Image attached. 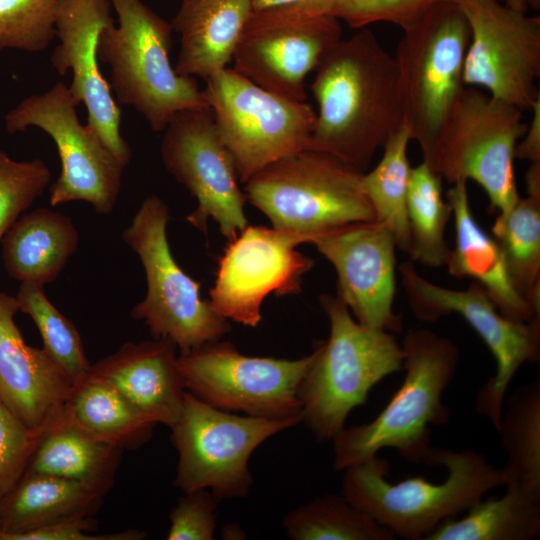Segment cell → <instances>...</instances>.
<instances>
[{"mask_svg": "<svg viewBox=\"0 0 540 540\" xmlns=\"http://www.w3.org/2000/svg\"><path fill=\"white\" fill-rule=\"evenodd\" d=\"M311 91L318 112L307 149L362 172L404 125L394 57L367 28L341 39L326 55Z\"/></svg>", "mask_w": 540, "mask_h": 540, "instance_id": "6da1fadb", "label": "cell"}, {"mask_svg": "<svg viewBox=\"0 0 540 540\" xmlns=\"http://www.w3.org/2000/svg\"><path fill=\"white\" fill-rule=\"evenodd\" d=\"M423 462L445 467L444 481L417 476L390 483L389 465L376 455L344 469L342 495L395 537L425 540L442 522L505 484L502 469L473 450L431 447Z\"/></svg>", "mask_w": 540, "mask_h": 540, "instance_id": "7a4b0ae2", "label": "cell"}, {"mask_svg": "<svg viewBox=\"0 0 540 540\" xmlns=\"http://www.w3.org/2000/svg\"><path fill=\"white\" fill-rule=\"evenodd\" d=\"M329 338L316 344L297 390L302 421L318 441H332L371 389L403 370L404 351L388 331L360 324L336 295L322 294Z\"/></svg>", "mask_w": 540, "mask_h": 540, "instance_id": "3957f363", "label": "cell"}, {"mask_svg": "<svg viewBox=\"0 0 540 540\" xmlns=\"http://www.w3.org/2000/svg\"><path fill=\"white\" fill-rule=\"evenodd\" d=\"M401 386L370 422L345 427L332 441L334 468H345L395 449L410 462H423L431 440L429 425L448 422L443 393L455 377L458 346L429 329L410 330L403 339Z\"/></svg>", "mask_w": 540, "mask_h": 540, "instance_id": "277c9868", "label": "cell"}, {"mask_svg": "<svg viewBox=\"0 0 540 540\" xmlns=\"http://www.w3.org/2000/svg\"><path fill=\"white\" fill-rule=\"evenodd\" d=\"M118 18L100 34L99 61L110 67V89L131 106L154 132H163L186 110L209 109L193 77L176 73L169 53L172 27L143 0H109Z\"/></svg>", "mask_w": 540, "mask_h": 540, "instance_id": "5b68a950", "label": "cell"}, {"mask_svg": "<svg viewBox=\"0 0 540 540\" xmlns=\"http://www.w3.org/2000/svg\"><path fill=\"white\" fill-rule=\"evenodd\" d=\"M363 173L335 156L304 149L259 170L244 183V194L274 229L309 243L343 225L375 220Z\"/></svg>", "mask_w": 540, "mask_h": 540, "instance_id": "8992f818", "label": "cell"}, {"mask_svg": "<svg viewBox=\"0 0 540 540\" xmlns=\"http://www.w3.org/2000/svg\"><path fill=\"white\" fill-rule=\"evenodd\" d=\"M526 128L521 109L475 87H464L423 161L451 184L473 180L485 191L491 207L504 213L520 198L515 147Z\"/></svg>", "mask_w": 540, "mask_h": 540, "instance_id": "52a82bcc", "label": "cell"}, {"mask_svg": "<svg viewBox=\"0 0 540 540\" xmlns=\"http://www.w3.org/2000/svg\"><path fill=\"white\" fill-rule=\"evenodd\" d=\"M169 209L156 195L145 198L131 223L123 230L124 242L137 254L144 268L147 291L131 310L153 338H168L187 353L219 340L231 330L210 300L200 296V283L175 261L167 239Z\"/></svg>", "mask_w": 540, "mask_h": 540, "instance_id": "ba28073f", "label": "cell"}, {"mask_svg": "<svg viewBox=\"0 0 540 540\" xmlns=\"http://www.w3.org/2000/svg\"><path fill=\"white\" fill-rule=\"evenodd\" d=\"M403 32L394 60L404 126L424 157L448 110L465 87L463 67L470 29L459 5L454 0H444Z\"/></svg>", "mask_w": 540, "mask_h": 540, "instance_id": "9c48e42d", "label": "cell"}, {"mask_svg": "<svg viewBox=\"0 0 540 540\" xmlns=\"http://www.w3.org/2000/svg\"><path fill=\"white\" fill-rule=\"evenodd\" d=\"M302 421L240 416L217 409L186 391L178 421L170 428L178 453L174 486L183 492L209 489L221 502L243 498L253 484L252 453L273 435Z\"/></svg>", "mask_w": 540, "mask_h": 540, "instance_id": "30bf717a", "label": "cell"}, {"mask_svg": "<svg viewBox=\"0 0 540 540\" xmlns=\"http://www.w3.org/2000/svg\"><path fill=\"white\" fill-rule=\"evenodd\" d=\"M203 90L218 133L245 183L268 164L307 149L316 112L225 68Z\"/></svg>", "mask_w": 540, "mask_h": 540, "instance_id": "8fae6325", "label": "cell"}, {"mask_svg": "<svg viewBox=\"0 0 540 540\" xmlns=\"http://www.w3.org/2000/svg\"><path fill=\"white\" fill-rule=\"evenodd\" d=\"M77 105L69 86L58 82L12 108L5 129L14 134L37 127L54 141L61 171L50 188L51 206L84 201L106 215L116 205L125 166L92 127L80 122Z\"/></svg>", "mask_w": 540, "mask_h": 540, "instance_id": "7c38bea8", "label": "cell"}, {"mask_svg": "<svg viewBox=\"0 0 540 540\" xmlns=\"http://www.w3.org/2000/svg\"><path fill=\"white\" fill-rule=\"evenodd\" d=\"M401 282L413 314L435 322L456 313L476 331L492 353L496 369L478 391L475 409L498 430L508 387L520 367L540 358V315L513 321L498 310L486 290L473 281L465 290L445 288L421 276L412 261L399 266Z\"/></svg>", "mask_w": 540, "mask_h": 540, "instance_id": "4fadbf2b", "label": "cell"}, {"mask_svg": "<svg viewBox=\"0 0 540 540\" xmlns=\"http://www.w3.org/2000/svg\"><path fill=\"white\" fill-rule=\"evenodd\" d=\"M311 357L248 356L219 339L180 354L177 364L186 391L201 401L227 412L282 419L302 417L297 390Z\"/></svg>", "mask_w": 540, "mask_h": 540, "instance_id": "5bb4252c", "label": "cell"}, {"mask_svg": "<svg viewBox=\"0 0 540 540\" xmlns=\"http://www.w3.org/2000/svg\"><path fill=\"white\" fill-rule=\"evenodd\" d=\"M454 1L470 29L464 85L482 87L496 99L531 110L540 98V18L497 0Z\"/></svg>", "mask_w": 540, "mask_h": 540, "instance_id": "9a60e30c", "label": "cell"}, {"mask_svg": "<svg viewBox=\"0 0 540 540\" xmlns=\"http://www.w3.org/2000/svg\"><path fill=\"white\" fill-rule=\"evenodd\" d=\"M341 39L340 20L332 15L295 9L252 11L232 69L266 90L306 101V77Z\"/></svg>", "mask_w": 540, "mask_h": 540, "instance_id": "2e32d148", "label": "cell"}, {"mask_svg": "<svg viewBox=\"0 0 540 540\" xmlns=\"http://www.w3.org/2000/svg\"><path fill=\"white\" fill-rule=\"evenodd\" d=\"M163 133L164 167L197 201L196 208L186 217L188 223L207 232L212 219L221 234L232 240L248 225L244 212L246 196L210 109L176 114Z\"/></svg>", "mask_w": 540, "mask_h": 540, "instance_id": "e0dca14e", "label": "cell"}, {"mask_svg": "<svg viewBox=\"0 0 540 540\" xmlns=\"http://www.w3.org/2000/svg\"><path fill=\"white\" fill-rule=\"evenodd\" d=\"M299 244L296 234L247 225L229 240L219 259L209 293L212 306L227 320L256 327L268 295L302 291L303 276L314 260L296 249Z\"/></svg>", "mask_w": 540, "mask_h": 540, "instance_id": "ac0fdd59", "label": "cell"}, {"mask_svg": "<svg viewBox=\"0 0 540 540\" xmlns=\"http://www.w3.org/2000/svg\"><path fill=\"white\" fill-rule=\"evenodd\" d=\"M309 243L333 265L337 296L362 325L400 332L402 320L394 312L397 247L383 224L361 221L313 237Z\"/></svg>", "mask_w": 540, "mask_h": 540, "instance_id": "d6986e66", "label": "cell"}, {"mask_svg": "<svg viewBox=\"0 0 540 540\" xmlns=\"http://www.w3.org/2000/svg\"><path fill=\"white\" fill-rule=\"evenodd\" d=\"M111 7L109 0H59L55 14L59 43L51 64L60 75L72 71L69 89L77 104H85L87 124L126 166L131 149L121 135V111L100 72L97 53L101 32L114 23Z\"/></svg>", "mask_w": 540, "mask_h": 540, "instance_id": "ffe728a7", "label": "cell"}, {"mask_svg": "<svg viewBox=\"0 0 540 540\" xmlns=\"http://www.w3.org/2000/svg\"><path fill=\"white\" fill-rule=\"evenodd\" d=\"M16 297L0 292V399L31 429L62 407L72 381L42 348L28 345L15 323Z\"/></svg>", "mask_w": 540, "mask_h": 540, "instance_id": "44dd1931", "label": "cell"}, {"mask_svg": "<svg viewBox=\"0 0 540 540\" xmlns=\"http://www.w3.org/2000/svg\"><path fill=\"white\" fill-rule=\"evenodd\" d=\"M176 350L168 338L127 342L92 364L90 371L155 425L171 428L181 415L186 392Z\"/></svg>", "mask_w": 540, "mask_h": 540, "instance_id": "7402d4cb", "label": "cell"}, {"mask_svg": "<svg viewBox=\"0 0 540 540\" xmlns=\"http://www.w3.org/2000/svg\"><path fill=\"white\" fill-rule=\"evenodd\" d=\"M452 209L455 244L444 266L456 278H473L505 317L528 322L540 315L515 290L496 240L476 221L470 207L467 182L457 181L446 193Z\"/></svg>", "mask_w": 540, "mask_h": 540, "instance_id": "603a6c76", "label": "cell"}, {"mask_svg": "<svg viewBox=\"0 0 540 540\" xmlns=\"http://www.w3.org/2000/svg\"><path fill=\"white\" fill-rule=\"evenodd\" d=\"M251 12L252 0H181L170 22L180 35L176 73L206 80L227 68Z\"/></svg>", "mask_w": 540, "mask_h": 540, "instance_id": "cb8c5ba5", "label": "cell"}, {"mask_svg": "<svg viewBox=\"0 0 540 540\" xmlns=\"http://www.w3.org/2000/svg\"><path fill=\"white\" fill-rule=\"evenodd\" d=\"M78 242V230L69 216L37 208L19 217L3 236L4 266L20 283L44 287L58 277Z\"/></svg>", "mask_w": 540, "mask_h": 540, "instance_id": "d4e9b609", "label": "cell"}, {"mask_svg": "<svg viewBox=\"0 0 540 540\" xmlns=\"http://www.w3.org/2000/svg\"><path fill=\"white\" fill-rule=\"evenodd\" d=\"M102 496L79 482L27 469L0 499V540L73 517L92 516Z\"/></svg>", "mask_w": 540, "mask_h": 540, "instance_id": "484cf974", "label": "cell"}, {"mask_svg": "<svg viewBox=\"0 0 540 540\" xmlns=\"http://www.w3.org/2000/svg\"><path fill=\"white\" fill-rule=\"evenodd\" d=\"M56 415L61 421L121 450L137 449L147 443L156 426L111 384L90 370L73 384Z\"/></svg>", "mask_w": 540, "mask_h": 540, "instance_id": "4316f807", "label": "cell"}, {"mask_svg": "<svg viewBox=\"0 0 540 540\" xmlns=\"http://www.w3.org/2000/svg\"><path fill=\"white\" fill-rule=\"evenodd\" d=\"M56 413L44 425L28 469L79 482L105 496L114 483L122 450L61 421Z\"/></svg>", "mask_w": 540, "mask_h": 540, "instance_id": "83f0119b", "label": "cell"}, {"mask_svg": "<svg viewBox=\"0 0 540 540\" xmlns=\"http://www.w3.org/2000/svg\"><path fill=\"white\" fill-rule=\"evenodd\" d=\"M499 498L481 499L460 519L442 522L425 540H531L540 534V495L506 483Z\"/></svg>", "mask_w": 540, "mask_h": 540, "instance_id": "f1b7e54d", "label": "cell"}, {"mask_svg": "<svg viewBox=\"0 0 540 540\" xmlns=\"http://www.w3.org/2000/svg\"><path fill=\"white\" fill-rule=\"evenodd\" d=\"M497 432L507 456L501 468L505 484L513 483L540 495L539 377L509 395Z\"/></svg>", "mask_w": 540, "mask_h": 540, "instance_id": "f546056e", "label": "cell"}, {"mask_svg": "<svg viewBox=\"0 0 540 540\" xmlns=\"http://www.w3.org/2000/svg\"><path fill=\"white\" fill-rule=\"evenodd\" d=\"M517 293L540 313V192L520 197L492 226Z\"/></svg>", "mask_w": 540, "mask_h": 540, "instance_id": "4dcf8cb0", "label": "cell"}, {"mask_svg": "<svg viewBox=\"0 0 540 540\" xmlns=\"http://www.w3.org/2000/svg\"><path fill=\"white\" fill-rule=\"evenodd\" d=\"M409 130L403 125L383 146L378 164L362 175L363 190L374 210L375 220L389 229L397 247L407 252L410 234L407 196L411 166L408 159Z\"/></svg>", "mask_w": 540, "mask_h": 540, "instance_id": "1f68e13d", "label": "cell"}, {"mask_svg": "<svg viewBox=\"0 0 540 540\" xmlns=\"http://www.w3.org/2000/svg\"><path fill=\"white\" fill-rule=\"evenodd\" d=\"M451 215V206L442 197V179L425 161L412 167L407 196L412 261L427 267L445 265L450 248L444 233Z\"/></svg>", "mask_w": 540, "mask_h": 540, "instance_id": "d6a6232c", "label": "cell"}, {"mask_svg": "<svg viewBox=\"0 0 540 540\" xmlns=\"http://www.w3.org/2000/svg\"><path fill=\"white\" fill-rule=\"evenodd\" d=\"M293 540H393L394 534L351 505L343 495L316 497L283 520Z\"/></svg>", "mask_w": 540, "mask_h": 540, "instance_id": "836d02e7", "label": "cell"}, {"mask_svg": "<svg viewBox=\"0 0 540 540\" xmlns=\"http://www.w3.org/2000/svg\"><path fill=\"white\" fill-rule=\"evenodd\" d=\"M19 310L35 323L43 349L61 367L73 384L87 375L89 363L80 334L48 299L44 287L21 283L16 296Z\"/></svg>", "mask_w": 540, "mask_h": 540, "instance_id": "e575fe53", "label": "cell"}, {"mask_svg": "<svg viewBox=\"0 0 540 540\" xmlns=\"http://www.w3.org/2000/svg\"><path fill=\"white\" fill-rule=\"evenodd\" d=\"M59 0H0V51L40 52L55 37Z\"/></svg>", "mask_w": 540, "mask_h": 540, "instance_id": "d590c367", "label": "cell"}, {"mask_svg": "<svg viewBox=\"0 0 540 540\" xmlns=\"http://www.w3.org/2000/svg\"><path fill=\"white\" fill-rule=\"evenodd\" d=\"M50 180V170L42 160L16 161L0 150V242Z\"/></svg>", "mask_w": 540, "mask_h": 540, "instance_id": "8d00e7d4", "label": "cell"}, {"mask_svg": "<svg viewBox=\"0 0 540 540\" xmlns=\"http://www.w3.org/2000/svg\"><path fill=\"white\" fill-rule=\"evenodd\" d=\"M44 431L29 428L0 399V499L28 469Z\"/></svg>", "mask_w": 540, "mask_h": 540, "instance_id": "74e56055", "label": "cell"}, {"mask_svg": "<svg viewBox=\"0 0 540 540\" xmlns=\"http://www.w3.org/2000/svg\"><path fill=\"white\" fill-rule=\"evenodd\" d=\"M444 0H334L332 16L363 29L373 23H393L403 29Z\"/></svg>", "mask_w": 540, "mask_h": 540, "instance_id": "f35d334b", "label": "cell"}, {"mask_svg": "<svg viewBox=\"0 0 540 540\" xmlns=\"http://www.w3.org/2000/svg\"><path fill=\"white\" fill-rule=\"evenodd\" d=\"M169 515L168 540H212L219 501L209 489L184 492Z\"/></svg>", "mask_w": 540, "mask_h": 540, "instance_id": "ab89813d", "label": "cell"}, {"mask_svg": "<svg viewBox=\"0 0 540 540\" xmlns=\"http://www.w3.org/2000/svg\"><path fill=\"white\" fill-rule=\"evenodd\" d=\"M91 516L73 517L17 536L14 540H139L145 534L139 530H125L110 534H91Z\"/></svg>", "mask_w": 540, "mask_h": 540, "instance_id": "60d3db41", "label": "cell"}, {"mask_svg": "<svg viewBox=\"0 0 540 540\" xmlns=\"http://www.w3.org/2000/svg\"><path fill=\"white\" fill-rule=\"evenodd\" d=\"M532 119L520 143L515 147V158L527 160L531 163H540V98L531 108Z\"/></svg>", "mask_w": 540, "mask_h": 540, "instance_id": "b9f144b4", "label": "cell"}, {"mask_svg": "<svg viewBox=\"0 0 540 540\" xmlns=\"http://www.w3.org/2000/svg\"><path fill=\"white\" fill-rule=\"evenodd\" d=\"M334 0H252V11L295 9L314 15H331Z\"/></svg>", "mask_w": 540, "mask_h": 540, "instance_id": "7bdbcfd3", "label": "cell"}, {"mask_svg": "<svg viewBox=\"0 0 540 540\" xmlns=\"http://www.w3.org/2000/svg\"><path fill=\"white\" fill-rule=\"evenodd\" d=\"M517 10L528 11L529 7L538 8L540 0H497Z\"/></svg>", "mask_w": 540, "mask_h": 540, "instance_id": "ee69618b", "label": "cell"}]
</instances>
